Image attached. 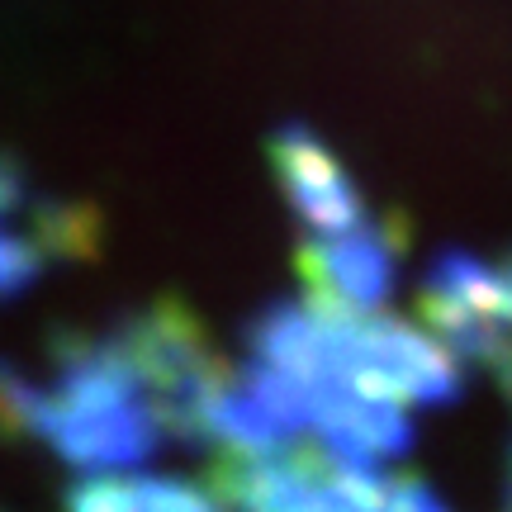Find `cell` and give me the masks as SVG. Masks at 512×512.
I'll list each match as a JSON object with an SVG mask.
<instances>
[{
  "mask_svg": "<svg viewBox=\"0 0 512 512\" xmlns=\"http://www.w3.org/2000/svg\"><path fill=\"white\" fill-rule=\"evenodd\" d=\"M271 166H275V176H280V190H285L290 214L304 223L309 233H318V238H342L351 228L370 223L361 185L351 181V171L337 162V152H332L309 124L290 119V124L275 128Z\"/></svg>",
  "mask_w": 512,
  "mask_h": 512,
  "instance_id": "obj_3",
  "label": "cell"
},
{
  "mask_svg": "<svg viewBox=\"0 0 512 512\" xmlns=\"http://www.w3.org/2000/svg\"><path fill=\"white\" fill-rule=\"evenodd\" d=\"M403 223L394 214L370 219L342 238H318L299 247V280L304 299L342 313H380L399 285L403 261Z\"/></svg>",
  "mask_w": 512,
  "mask_h": 512,
  "instance_id": "obj_2",
  "label": "cell"
},
{
  "mask_svg": "<svg viewBox=\"0 0 512 512\" xmlns=\"http://www.w3.org/2000/svg\"><path fill=\"white\" fill-rule=\"evenodd\" d=\"M48 266L53 261L38 247L34 233H15V228L0 223V299H15L19 290H29Z\"/></svg>",
  "mask_w": 512,
  "mask_h": 512,
  "instance_id": "obj_5",
  "label": "cell"
},
{
  "mask_svg": "<svg viewBox=\"0 0 512 512\" xmlns=\"http://www.w3.org/2000/svg\"><path fill=\"white\" fill-rule=\"evenodd\" d=\"M384 512H451L422 475H384Z\"/></svg>",
  "mask_w": 512,
  "mask_h": 512,
  "instance_id": "obj_6",
  "label": "cell"
},
{
  "mask_svg": "<svg viewBox=\"0 0 512 512\" xmlns=\"http://www.w3.org/2000/svg\"><path fill=\"white\" fill-rule=\"evenodd\" d=\"M313 313L323 323L328 380H342L370 399L399 403V408H413V403L441 408L465 394L456 356L432 332H418L413 323H399L389 313H342L328 304H313Z\"/></svg>",
  "mask_w": 512,
  "mask_h": 512,
  "instance_id": "obj_1",
  "label": "cell"
},
{
  "mask_svg": "<svg viewBox=\"0 0 512 512\" xmlns=\"http://www.w3.org/2000/svg\"><path fill=\"white\" fill-rule=\"evenodd\" d=\"M508 512H512V465H508Z\"/></svg>",
  "mask_w": 512,
  "mask_h": 512,
  "instance_id": "obj_8",
  "label": "cell"
},
{
  "mask_svg": "<svg viewBox=\"0 0 512 512\" xmlns=\"http://www.w3.org/2000/svg\"><path fill=\"white\" fill-rule=\"evenodd\" d=\"M19 204H29V176H24V166L15 157L0 152V219L15 214Z\"/></svg>",
  "mask_w": 512,
  "mask_h": 512,
  "instance_id": "obj_7",
  "label": "cell"
},
{
  "mask_svg": "<svg viewBox=\"0 0 512 512\" xmlns=\"http://www.w3.org/2000/svg\"><path fill=\"white\" fill-rule=\"evenodd\" d=\"M309 441L347 470H384L408 456L413 418L399 403L370 399L342 380L309 384Z\"/></svg>",
  "mask_w": 512,
  "mask_h": 512,
  "instance_id": "obj_4",
  "label": "cell"
}]
</instances>
